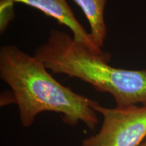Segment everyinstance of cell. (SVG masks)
Wrapping results in <instances>:
<instances>
[{
    "mask_svg": "<svg viewBox=\"0 0 146 146\" xmlns=\"http://www.w3.org/2000/svg\"><path fill=\"white\" fill-rule=\"evenodd\" d=\"M0 78L13 93L24 127L33 125L36 116L45 112L58 113L71 127L79 123L94 131L98 113L94 100L64 86L47 71L43 62L14 45L0 48Z\"/></svg>",
    "mask_w": 146,
    "mask_h": 146,
    "instance_id": "6da1fadb",
    "label": "cell"
},
{
    "mask_svg": "<svg viewBox=\"0 0 146 146\" xmlns=\"http://www.w3.org/2000/svg\"><path fill=\"white\" fill-rule=\"evenodd\" d=\"M140 146H146V139L141 143V145Z\"/></svg>",
    "mask_w": 146,
    "mask_h": 146,
    "instance_id": "52a82bcc",
    "label": "cell"
},
{
    "mask_svg": "<svg viewBox=\"0 0 146 146\" xmlns=\"http://www.w3.org/2000/svg\"><path fill=\"white\" fill-rule=\"evenodd\" d=\"M108 0H74L85 15L89 27L90 35L98 48L104 47L107 37V27L104 11Z\"/></svg>",
    "mask_w": 146,
    "mask_h": 146,
    "instance_id": "5b68a950",
    "label": "cell"
},
{
    "mask_svg": "<svg viewBox=\"0 0 146 146\" xmlns=\"http://www.w3.org/2000/svg\"><path fill=\"white\" fill-rule=\"evenodd\" d=\"M13 4L0 5V32L3 33L6 30L9 24L14 18Z\"/></svg>",
    "mask_w": 146,
    "mask_h": 146,
    "instance_id": "8992f818",
    "label": "cell"
},
{
    "mask_svg": "<svg viewBox=\"0 0 146 146\" xmlns=\"http://www.w3.org/2000/svg\"><path fill=\"white\" fill-rule=\"evenodd\" d=\"M21 3L43 12L45 15L54 18L58 23L70 29L73 39L85 45L89 50L110 62L111 55L98 48L90 35L74 15L72 8L66 0H0V5Z\"/></svg>",
    "mask_w": 146,
    "mask_h": 146,
    "instance_id": "277c9868",
    "label": "cell"
},
{
    "mask_svg": "<svg viewBox=\"0 0 146 146\" xmlns=\"http://www.w3.org/2000/svg\"><path fill=\"white\" fill-rule=\"evenodd\" d=\"M34 56L53 74H63L108 93L116 106H146V70L114 68L108 61L76 41L65 32L52 29L47 41Z\"/></svg>",
    "mask_w": 146,
    "mask_h": 146,
    "instance_id": "7a4b0ae2",
    "label": "cell"
},
{
    "mask_svg": "<svg viewBox=\"0 0 146 146\" xmlns=\"http://www.w3.org/2000/svg\"><path fill=\"white\" fill-rule=\"evenodd\" d=\"M92 108L103 118L101 127L81 146H140L146 139V106L107 108L94 100Z\"/></svg>",
    "mask_w": 146,
    "mask_h": 146,
    "instance_id": "3957f363",
    "label": "cell"
}]
</instances>
